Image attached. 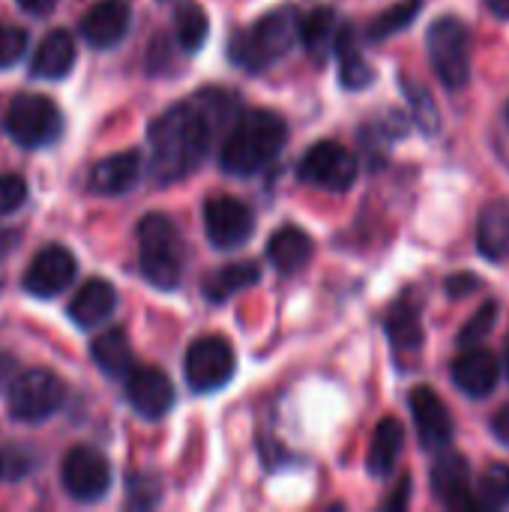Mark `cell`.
<instances>
[{
    "instance_id": "obj_1",
    "label": "cell",
    "mask_w": 509,
    "mask_h": 512,
    "mask_svg": "<svg viewBox=\"0 0 509 512\" xmlns=\"http://www.w3.org/2000/svg\"><path fill=\"white\" fill-rule=\"evenodd\" d=\"M240 114L237 96L228 90H201L198 96L168 108L150 126V171L159 183L189 177L216 144L219 132H228Z\"/></svg>"
},
{
    "instance_id": "obj_2",
    "label": "cell",
    "mask_w": 509,
    "mask_h": 512,
    "mask_svg": "<svg viewBox=\"0 0 509 512\" xmlns=\"http://www.w3.org/2000/svg\"><path fill=\"white\" fill-rule=\"evenodd\" d=\"M288 123L273 111H243L225 132L219 162L234 177H252L264 171L285 147Z\"/></svg>"
},
{
    "instance_id": "obj_3",
    "label": "cell",
    "mask_w": 509,
    "mask_h": 512,
    "mask_svg": "<svg viewBox=\"0 0 509 512\" xmlns=\"http://www.w3.org/2000/svg\"><path fill=\"white\" fill-rule=\"evenodd\" d=\"M300 39V15L294 6H279L258 18L252 27L231 36L228 54L237 66L249 72H264L279 63Z\"/></svg>"
},
{
    "instance_id": "obj_4",
    "label": "cell",
    "mask_w": 509,
    "mask_h": 512,
    "mask_svg": "<svg viewBox=\"0 0 509 512\" xmlns=\"http://www.w3.org/2000/svg\"><path fill=\"white\" fill-rule=\"evenodd\" d=\"M138 267H141V276L159 291H171L180 285L183 267H186V243H183L180 228L168 216L150 213L141 219Z\"/></svg>"
},
{
    "instance_id": "obj_5",
    "label": "cell",
    "mask_w": 509,
    "mask_h": 512,
    "mask_svg": "<svg viewBox=\"0 0 509 512\" xmlns=\"http://www.w3.org/2000/svg\"><path fill=\"white\" fill-rule=\"evenodd\" d=\"M429 60L435 75L441 78L444 87L462 90L471 81V30L462 18L444 15L432 21L429 36Z\"/></svg>"
},
{
    "instance_id": "obj_6",
    "label": "cell",
    "mask_w": 509,
    "mask_h": 512,
    "mask_svg": "<svg viewBox=\"0 0 509 512\" xmlns=\"http://www.w3.org/2000/svg\"><path fill=\"white\" fill-rule=\"evenodd\" d=\"M6 132L24 150L48 147L63 132L60 108L42 93H21L6 108Z\"/></svg>"
},
{
    "instance_id": "obj_7",
    "label": "cell",
    "mask_w": 509,
    "mask_h": 512,
    "mask_svg": "<svg viewBox=\"0 0 509 512\" xmlns=\"http://www.w3.org/2000/svg\"><path fill=\"white\" fill-rule=\"evenodd\" d=\"M63 399H66V387L48 369L21 372L6 390L9 417L18 423H45L51 414H57Z\"/></svg>"
},
{
    "instance_id": "obj_8",
    "label": "cell",
    "mask_w": 509,
    "mask_h": 512,
    "mask_svg": "<svg viewBox=\"0 0 509 512\" xmlns=\"http://www.w3.org/2000/svg\"><path fill=\"white\" fill-rule=\"evenodd\" d=\"M234 369V348L222 336H201L186 351V384L192 393H216L234 378Z\"/></svg>"
},
{
    "instance_id": "obj_9",
    "label": "cell",
    "mask_w": 509,
    "mask_h": 512,
    "mask_svg": "<svg viewBox=\"0 0 509 512\" xmlns=\"http://www.w3.org/2000/svg\"><path fill=\"white\" fill-rule=\"evenodd\" d=\"M297 174L309 186H318L327 192H345L357 180V156L339 141H318L300 159Z\"/></svg>"
},
{
    "instance_id": "obj_10",
    "label": "cell",
    "mask_w": 509,
    "mask_h": 512,
    "mask_svg": "<svg viewBox=\"0 0 509 512\" xmlns=\"http://www.w3.org/2000/svg\"><path fill=\"white\" fill-rule=\"evenodd\" d=\"M204 231L216 249H240L255 231V213L240 198L213 195L204 204Z\"/></svg>"
},
{
    "instance_id": "obj_11",
    "label": "cell",
    "mask_w": 509,
    "mask_h": 512,
    "mask_svg": "<svg viewBox=\"0 0 509 512\" xmlns=\"http://www.w3.org/2000/svg\"><path fill=\"white\" fill-rule=\"evenodd\" d=\"M60 480H63V489L69 492V498H75L81 504H93V501L105 498L111 489V465L93 447H75L63 459Z\"/></svg>"
},
{
    "instance_id": "obj_12",
    "label": "cell",
    "mask_w": 509,
    "mask_h": 512,
    "mask_svg": "<svg viewBox=\"0 0 509 512\" xmlns=\"http://www.w3.org/2000/svg\"><path fill=\"white\" fill-rule=\"evenodd\" d=\"M75 273H78V261L72 258L69 249L45 246L33 255V261L24 273V291L39 300L57 297L75 282Z\"/></svg>"
},
{
    "instance_id": "obj_13",
    "label": "cell",
    "mask_w": 509,
    "mask_h": 512,
    "mask_svg": "<svg viewBox=\"0 0 509 512\" xmlns=\"http://www.w3.org/2000/svg\"><path fill=\"white\" fill-rule=\"evenodd\" d=\"M126 402L144 420H162L174 408V384L156 366H132L126 372Z\"/></svg>"
},
{
    "instance_id": "obj_14",
    "label": "cell",
    "mask_w": 509,
    "mask_h": 512,
    "mask_svg": "<svg viewBox=\"0 0 509 512\" xmlns=\"http://www.w3.org/2000/svg\"><path fill=\"white\" fill-rule=\"evenodd\" d=\"M411 417L423 450L444 453L453 441V417L432 387H417L411 393Z\"/></svg>"
},
{
    "instance_id": "obj_15",
    "label": "cell",
    "mask_w": 509,
    "mask_h": 512,
    "mask_svg": "<svg viewBox=\"0 0 509 512\" xmlns=\"http://www.w3.org/2000/svg\"><path fill=\"white\" fill-rule=\"evenodd\" d=\"M432 492L450 510H474L471 465L462 453H450V447L444 450L432 468Z\"/></svg>"
},
{
    "instance_id": "obj_16",
    "label": "cell",
    "mask_w": 509,
    "mask_h": 512,
    "mask_svg": "<svg viewBox=\"0 0 509 512\" xmlns=\"http://www.w3.org/2000/svg\"><path fill=\"white\" fill-rule=\"evenodd\" d=\"M129 24H132L129 0H99L81 18V36L93 48H114L129 33Z\"/></svg>"
},
{
    "instance_id": "obj_17",
    "label": "cell",
    "mask_w": 509,
    "mask_h": 512,
    "mask_svg": "<svg viewBox=\"0 0 509 512\" xmlns=\"http://www.w3.org/2000/svg\"><path fill=\"white\" fill-rule=\"evenodd\" d=\"M501 378V366L495 360V354H489L486 348L468 345L456 360H453V381L465 396L483 399L498 387Z\"/></svg>"
},
{
    "instance_id": "obj_18",
    "label": "cell",
    "mask_w": 509,
    "mask_h": 512,
    "mask_svg": "<svg viewBox=\"0 0 509 512\" xmlns=\"http://www.w3.org/2000/svg\"><path fill=\"white\" fill-rule=\"evenodd\" d=\"M72 66H75V39L69 30L57 27L33 51L30 75L45 78V81H57V78H66L72 72Z\"/></svg>"
},
{
    "instance_id": "obj_19",
    "label": "cell",
    "mask_w": 509,
    "mask_h": 512,
    "mask_svg": "<svg viewBox=\"0 0 509 512\" xmlns=\"http://www.w3.org/2000/svg\"><path fill=\"white\" fill-rule=\"evenodd\" d=\"M141 171H144V162L135 150L114 153V156L102 159L99 165H93L90 189L99 195H123L141 180Z\"/></svg>"
},
{
    "instance_id": "obj_20",
    "label": "cell",
    "mask_w": 509,
    "mask_h": 512,
    "mask_svg": "<svg viewBox=\"0 0 509 512\" xmlns=\"http://www.w3.org/2000/svg\"><path fill=\"white\" fill-rule=\"evenodd\" d=\"M114 309H117L114 285L105 279H90L75 291V297L69 303V318L78 327L90 330V327H99L102 321H108L114 315Z\"/></svg>"
},
{
    "instance_id": "obj_21",
    "label": "cell",
    "mask_w": 509,
    "mask_h": 512,
    "mask_svg": "<svg viewBox=\"0 0 509 512\" xmlns=\"http://www.w3.org/2000/svg\"><path fill=\"white\" fill-rule=\"evenodd\" d=\"M312 252H315V243L312 237L297 228V225H285L279 228L270 243H267V258L270 264L282 273V276H294L300 273L309 261H312Z\"/></svg>"
},
{
    "instance_id": "obj_22",
    "label": "cell",
    "mask_w": 509,
    "mask_h": 512,
    "mask_svg": "<svg viewBox=\"0 0 509 512\" xmlns=\"http://www.w3.org/2000/svg\"><path fill=\"white\" fill-rule=\"evenodd\" d=\"M477 246L489 261H509V201H489L477 222Z\"/></svg>"
},
{
    "instance_id": "obj_23",
    "label": "cell",
    "mask_w": 509,
    "mask_h": 512,
    "mask_svg": "<svg viewBox=\"0 0 509 512\" xmlns=\"http://www.w3.org/2000/svg\"><path fill=\"white\" fill-rule=\"evenodd\" d=\"M402 447H405V429H402V423L393 420V417L381 420L378 429H375V435H372V444H369V459H366L369 474L378 477V480L390 477L393 468H396V462H399V456H402Z\"/></svg>"
},
{
    "instance_id": "obj_24",
    "label": "cell",
    "mask_w": 509,
    "mask_h": 512,
    "mask_svg": "<svg viewBox=\"0 0 509 512\" xmlns=\"http://www.w3.org/2000/svg\"><path fill=\"white\" fill-rule=\"evenodd\" d=\"M336 33H339V18L330 6H318L315 12L300 18V39H303L309 57L318 63H324L333 54Z\"/></svg>"
},
{
    "instance_id": "obj_25",
    "label": "cell",
    "mask_w": 509,
    "mask_h": 512,
    "mask_svg": "<svg viewBox=\"0 0 509 512\" xmlns=\"http://www.w3.org/2000/svg\"><path fill=\"white\" fill-rule=\"evenodd\" d=\"M333 51L339 54V78H342V84L348 90H363V87L372 84L375 72H372V66L363 60V54L357 48V39H354V27L351 24H339Z\"/></svg>"
},
{
    "instance_id": "obj_26",
    "label": "cell",
    "mask_w": 509,
    "mask_h": 512,
    "mask_svg": "<svg viewBox=\"0 0 509 512\" xmlns=\"http://www.w3.org/2000/svg\"><path fill=\"white\" fill-rule=\"evenodd\" d=\"M258 279H261V267L258 264H252V261H246V264H228V267L213 270L204 279V297L210 303H225L234 294L252 288Z\"/></svg>"
},
{
    "instance_id": "obj_27",
    "label": "cell",
    "mask_w": 509,
    "mask_h": 512,
    "mask_svg": "<svg viewBox=\"0 0 509 512\" xmlns=\"http://www.w3.org/2000/svg\"><path fill=\"white\" fill-rule=\"evenodd\" d=\"M90 357L108 378H126V372L132 369V348L123 330H108L93 339Z\"/></svg>"
},
{
    "instance_id": "obj_28",
    "label": "cell",
    "mask_w": 509,
    "mask_h": 512,
    "mask_svg": "<svg viewBox=\"0 0 509 512\" xmlns=\"http://www.w3.org/2000/svg\"><path fill=\"white\" fill-rule=\"evenodd\" d=\"M387 336L399 351H420L423 345V324L420 309L411 300H399L387 315Z\"/></svg>"
},
{
    "instance_id": "obj_29",
    "label": "cell",
    "mask_w": 509,
    "mask_h": 512,
    "mask_svg": "<svg viewBox=\"0 0 509 512\" xmlns=\"http://www.w3.org/2000/svg\"><path fill=\"white\" fill-rule=\"evenodd\" d=\"M210 33V21L207 12L198 3H180V9L174 12V39L186 54H195Z\"/></svg>"
},
{
    "instance_id": "obj_30",
    "label": "cell",
    "mask_w": 509,
    "mask_h": 512,
    "mask_svg": "<svg viewBox=\"0 0 509 512\" xmlns=\"http://www.w3.org/2000/svg\"><path fill=\"white\" fill-rule=\"evenodd\" d=\"M509 501V465L495 462L486 468L474 489V510H498Z\"/></svg>"
},
{
    "instance_id": "obj_31",
    "label": "cell",
    "mask_w": 509,
    "mask_h": 512,
    "mask_svg": "<svg viewBox=\"0 0 509 512\" xmlns=\"http://www.w3.org/2000/svg\"><path fill=\"white\" fill-rule=\"evenodd\" d=\"M420 6H423V0H402V3H396V6H390L387 12H381V15L369 24V39H387V36L405 30V27L417 18Z\"/></svg>"
},
{
    "instance_id": "obj_32",
    "label": "cell",
    "mask_w": 509,
    "mask_h": 512,
    "mask_svg": "<svg viewBox=\"0 0 509 512\" xmlns=\"http://www.w3.org/2000/svg\"><path fill=\"white\" fill-rule=\"evenodd\" d=\"M498 312H501V306L498 303H483L477 312H474V318L462 327V333H459V345L462 348H468V345H480L492 330H495V321H498Z\"/></svg>"
},
{
    "instance_id": "obj_33",
    "label": "cell",
    "mask_w": 509,
    "mask_h": 512,
    "mask_svg": "<svg viewBox=\"0 0 509 512\" xmlns=\"http://www.w3.org/2000/svg\"><path fill=\"white\" fill-rule=\"evenodd\" d=\"M27 51V30L0 21V69L15 66Z\"/></svg>"
},
{
    "instance_id": "obj_34",
    "label": "cell",
    "mask_w": 509,
    "mask_h": 512,
    "mask_svg": "<svg viewBox=\"0 0 509 512\" xmlns=\"http://www.w3.org/2000/svg\"><path fill=\"white\" fill-rule=\"evenodd\" d=\"M405 93H408V99L414 102V117H417V123H420L426 132H438V111H435L432 96H429L426 90H420L417 84H411V81H405Z\"/></svg>"
},
{
    "instance_id": "obj_35",
    "label": "cell",
    "mask_w": 509,
    "mask_h": 512,
    "mask_svg": "<svg viewBox=\"0 0 509 512\" xmlns=\"http://www.w3.org/2000/svg\"><path fill=\"white\" fill-rule=\"evenodd\" d=\"M27 201V183L18 174H0V216L15 213Z\"/></svg>"
},
{
    "instance_id": "obj_36",
    "label": "cell",
    "mask_w": 509,
    "mask_h": 512,
    "mask_svg": "<svg viewBox=\"0 0 509 512\" xmlns=\"http://www.w3.org/2000/svg\"><path fill=\"white\" fill-rule=\"evenodd\" d=\"M30 453L18 447H0V480H21L30 474Z\"/></svg>"
},
{
    "instance_id": "obj_37",
    "label": "cell",
    "mask_w": 509,
    "mask_h": 512,
    "mask_svg": "<svg viewBox=\"0 0 509 512\" xmlns=\"http://www.w3.org/2000/svg\"><path fill=\"white\" fill-rule=\"evenodd\" d=\"M474 288H480V282L471 276V273H456V276H450L447 279V291H450V297H465V294H471Z\"/></svg>"
},
{
    "instance_id": "obj_38",
    "label": "cell",
    "mask_w": 509,
    "mask_h": 512,
    "mask_svg": "<svg viewBox=\"0 0 509 512\" xmlns=\"http://www.w3.org/2000/svg\"><path fill=\"white\" fill-rule=\"evenodd\" d=\"M492 432H495L504 444H509V405H504V408L495 414V420H492Z\"/></svg>"
},
{
    "instance_id": "obj_39",
    "label": "cell",
    "mask_w": 509,
    "mask_h": 512,
    "mask_svg": "<svg viewBox=\"0 0 509 512\" xmlns=\"http://www.w3.org/2000/svg\"><path fill=\"white\" fill-rule=\"evenodd\" d=\"M18 6L30 15H45L57 6V0H18Z\"/></svg>"
},
{
    "instance_id": "obj_40",
    "label": "cell",
    "mask_w": 509,
    "mask_h": 512,
    "mask_svg": "<svg viewBox=\"0 0 509 512\" xmlns=\"http://www.w3.org/2000/svg\"><path fill=\"white\" fill-rule=\"evenodd\" d=\"M408 492H411V480L405 477V480H402V489H399L384 507H387V510H405V507H408Z\"/></svg>"
},
{
    "instance_id": "obj_41",
    "label": "cell",
    "mask_w": 509,
    "mask_h": 512,
    "mask_svg": "<svg viewBox=\"0 0 509 512\" xmlns=\"http://www.w3.org/2000/svg\"><path fill=\"white\" fill-rule=\"evenodd\" d=\"M18 246V234L15 231H6V228H0V261L12 252Z\"/></svg>"
},
{
    "instance_id": "obj_42",
    "label": "cell",
    "mask_w": 509,
    "mask_h": 512,
    "mask_svg": "<svg viewBox=\"0 0 509 512\" xmlns=\"http://www.w3.org/2000/svg\"><path fill=\"white\" fill-rule=\"evenodd\" d=\"M489 12L498 15V18H509V0H486Z\"/></svg>"
},
{
    "instance_id": "obj_43",
    "label": "cell",
    "mask_w": 509,
    "mask_h": 512,
    "mask_svg": "<svg viewBox=\"0 0 509 512\" xmlns=\"http://www.w3.org/2000/svg\"><path fill=\"white\" fill-rule=\"evenodd\" d=\"M504 363H507V375H509V336H507V345H504Z\"/></svg>"
}]
</instances>
